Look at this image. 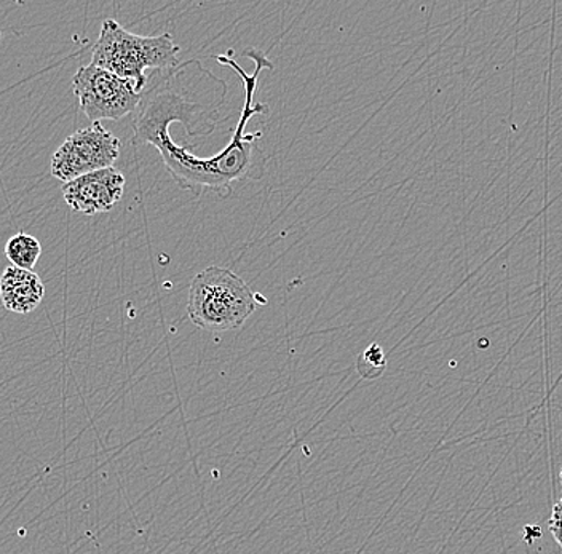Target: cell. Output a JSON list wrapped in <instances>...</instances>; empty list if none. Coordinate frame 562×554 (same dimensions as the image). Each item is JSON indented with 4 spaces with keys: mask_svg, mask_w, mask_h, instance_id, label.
<instances>
[{
    "mask_svg": "<svg viewBox=\"0 0 562 554\" xmlns=\"http://www.w3.org/2000/svg\"><path fill=\"white\" fill-rule=\"evenodd\" d=\"M181 48L173 36H139L130 33L119 21L108 19L101 24L100 37L93 47L91 65L115 74L121 79L132 80L139 93H144L149 74L170 71L178 66Z\"/></svg>",
    "mask_w": 562,
    "mask_h": 554,
    "instance_id": "6da1fadb",
    "label": "cell"
},
{
    "mask_svg": "<svg viewBox=\"0 0 562 554\" xmlns=\"http://www.w3.org/2000/svg\"><path fill=\"white\" fill-rule=\"evenodd\" d=\"M258 308V297L231 269L209 268L189 287L188 315L196 328L224 332L240 328Z\"/></svg>",
    "mask_w": 562,
    "mask_h": 554,
    "instance_id": "7a4b0ae2",
    "label": "cell"
},
{
    "mask_svg": "<svg viewBox=\"0 0 562 554\" xmlns=\"http://www.w3.org/2000/svg\"><path fill=\"white\" fill-rule=\"evenodd\" d=\"M72 90L80 111L93 124L121 121L125 115L135 114L143 98L132 80L121 79L91 63L76 72Z\"/></svg>",
    "mask_w": 562,
    "mask_h": 554,
    "instance_id": "3957f363",
    "label": "cell"
},
{
    "mask_svg": "<svg viewBox=\"0 0 562 554\" xmlns=\"http://www.w3.org/2000/svg\"><path fill=\"white\" fill-rule=\"evenodd\" d=\"M121 139L100 122L72 133L52 157V174L65 184L93 171L112 167L121 156Z\"/></svg>",
    "mask_w": 562,
    "mask_h": 554,
    "instance_id": "277c9868",
    "label": "cell"
},
{
    "mask_svg": "<svg viewBox=\"0 0 562 554\" xmlns=\"http://www.w3.org/2000/svg\"><path fill=\"white\" fill-rule=\"evenodd\" d=\"M61 191L72 212L87 216L100 215L111 212L121 202L125 177L117 168L109 167L65 182Z\"/></svg>",
    "mask_w": 562,
    "mask_h": 554,
    "instance_id": "5b68a950",
    "label": "cell"
},
{
    "mask_svg": "<svg viewBox=\"0 0 562 554\" xmlns=\"http://www.w3.org/2000/svg\"><path fill=\"white\" fill-rule=\"evenodd\" d=\"M45 286L33 270L7 268L0 275V301L5 310L26 315L44 301Z\"/></svg>",
    "mask_w": 562,
    "mask_h": 554,
    "instance_id": "8992f818",
    "label": "cell"
},
{
    "mask_svg": "<svg viewBox=\"0 0 562 554\" xmlns=\"http://www.w3.org/2000/svg\"><path fill=\"white\" fill-rule=\"evenodd\" d=\"M42 255V247L33 235L18 233L9 238L5 245V256L13 268L33 270Z\"/></svg>",
    "mask_w": 562,
    "mask_h": 554,
    "instance_id": "52a82bcc",
    "label": "cell"
},
{
    "mask_svg": "<svg viewBox=\"0 0 562 554\" xmlns=\"http://www.w3.org/2000/svg\"><path fill=\"white\" fill-rule=\"evenodd\" d=\"M357 364L360 376L369 378V381L381 377L386 366L384 350H382L381 346H378V343H372L367 352L358 358Z\"/></svg>",
    "mask_w": 562,
    "mask_h": 554,
    "instance_id": "ba28073f",
    "label": "cell"
},
{
    "mask_svg": "<svg viewBox=\"0 0 562 554\" xmlns=\"http://www.w3.org/2000/svg\"><path fill=\"white\" fill-rule=\"evenodd\" d=\"M548 529H550L551 535H553V539L557 540L558 545L562 549V499L554 504L550 521H548Z\"/></svg>",
    "mask_w": 562,
    "mask_h": 554,
    "instance_id": "9c48e42d",
    "label": "cell"
},
{
    "mask_svg": "<svg viewBox=\"0 0 562 554\" xmlns=\"http://www.w3.org/2000/svg\"><path fill=\"white\" fill-rule=\"evenodd\" d=\"M560 478H561V484H562V468H561V473H560Z\"/></svg>",
    "mask_w": 562,
    "mask_h": 554,
    "instance_id": "30bf717a",
    "label": "cell"
}]
</instances>
